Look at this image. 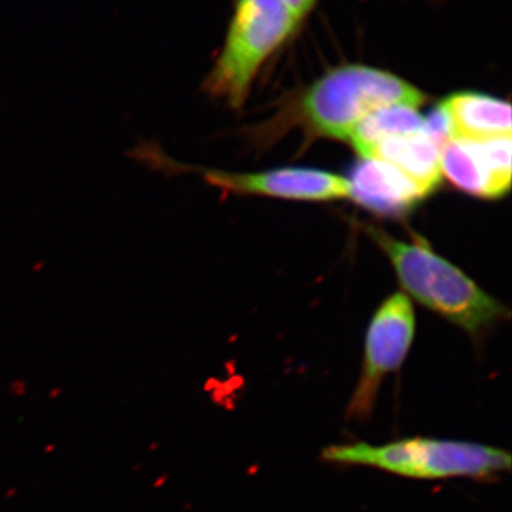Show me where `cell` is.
<instances>
[{
	"label": "cell",
	"mask_w": 512,
	"mask_h": 512,
	"mask_svg": "<svg viewBox=\"0 0 512 512\" xmlns=\"http://www.w3.org/2000/svg\"><path fill=\"white\" fill-rule=\"evenodd\" d=\"M305 22L285 0H237L205 92L241 109L256 74Z\"/></svg>",
	"instance_id": "4"
},
{
	"label": "cell",
	"mask_w": 512,
	"mask_h": 512,
	"mask_svg": "<svg viewBox=\"0 0 512 512\" xmlns=\"http://www.w3.org/2000/svg\"><path fill=\"white\" fill-rule=\"evenodd\" d=\"M205 181L225 192L266 195L285 200L330 201L349 198V180L311 168H281L255 174L210 170Z\"/></svg>",
	"instance_id": "7"
},
{
	"label": "cell",
	"mask_w": 512,
	"mask_h": 512,
	"mask_svg": "<svg viewBox=\"0 0 512 512\" xmlns=\"http://www.w3.org/2000/svg\"><path fill=\"white\" fill-rule=\"evenodd\" d=\"M426 127L427 119L421 116L416 107L402 104L383 107L360 121L350 134L349 141L357 153L365 158L370 150L382 141L420 133L426 130Z\"/></svg>",
	"instance_id": "11"
},
{
	"label": "cell",
	"mask_w": 512,
	"mask_h": 512,
	"mask_svg": "<svg viewBox=\"0 0 512 512\" xmlns=\"http://www.w3.org/2000/svg\"><path fill=\"white\" fill-rule=\"evenodd\" d=\"M416 335L412 302L402 293L379 306L366 332L362 372L346 407V420L363 423L375 412L386 376L400 370Z\"/></svg>",
	"instance_id": "5"
},
{
	"label": "cell",
	"mask_w": 512,
	"mask_h": 512,
	"mask_svg": "<svg viewBox=\"0 0 512 512\" xmlns=\"http://www.w3.org/2000/svg\"><path fill=\"white\" fill-rule=\"evenodd\" d=\"M322 458L340 466L377 468L412 480H490L511 468V454L504 448L431 437H409L380 446L333 444L322 451Z\"/></svg>",
	"instance_id": "1"
},
{
	"label": "cell",
	"mask_w": 512,
	"mask_h": 512,
	"mask_svg": "<svg viewBox=\"0 0 512 512\" xmlns=\"http://www.w3.org/2000/svg\"><path fill=\"white\" fill-rule=\"evenodd\" d=\"M447 120L450 140H484L511 136L508 101L478 92L450 94L439 104Z\"/></svg>",
	"instance_id": "9"
},
{
	"label": "cell",
	"mask_w": 512,
	"mask_h": 512,
	"mask_svg": "<svg viewBox=\"0 0 512 512\" xmlns=\"http://www.w3.org/2000/svg\"><path fill=\"white\" fill-rule=\"evenodd\" d=\"M427 96L396 74L365 64H345L323 74L302 94L298 114L309 133L349 140L373 111L389 106L420 109Z\"/></svg>",
	"instance_id": "3"
},
{
	"label": "cell",
	"mask_w": 512,
	"mask_h": 512,
	"mask_svg": "<svg viewBox=\"0 0 512 512\" xmlns=\"http://www.w3.org/2000/svg\"><path fill=\"white\" fill-rule=\"evenodd\" d=\"M511 136L448 140L440 151L441 175L458 190L481 198L510 191Z\"/></svg>",
	"instance_id": "6"
},
{
	"label": "cell",
	"mask_w": 512,
	"mask_h": 512,
	"mask_svg": "<svg viewBox=\"0 0 512 512\" xmlns=\"http://www.w3.org/2000/svg\"><path fill=\"white\" fill-rule=\"evenodd\" d=\"M441 147L426 130L382 141L365 158L392 165L413 181L424 195H430L441 183Z\"/></svg>",
	"instance_id": "10"
},
{
	"label": "cell",
	"mask_w": 512,
	"mask_h": 512,
	"mask_svg": "<svg viewBox=\"0 0 512 512\" xmlns=\"http://www.w3.org/2000/svg\"><path fill=\"white\" fill-rule=\"evenodd\" d=\"M349 185V198L357 204L392 217L406 214L426 198L413 181L392 165L369 158L356 165Z\"/></svg>",
	"instance_id": "8"
},
{
	"label": "cell",
	"mask_w": 512,
	"mask_h": 512,
	"mask_svg": "<svg viewBox=\"0 0 512 512\" xmlns=\"http://www.w3.org/2000/svg\"><path fill=\"white\" fill-rule=\"evenodd\" d=\"M367 232L389 256L403 288L421 305L439 313L471 336L480 335L508 316L500 302L423 242L397 241L375 227H367Z\"/></svg>",
	"instance_id": "2"
},
{
	"label": "cell",
	"mask_w": 512,
	"mask_h": 512,
	"mask_svg": "<svg viewBox=\"0 0 512 512\" xmlns=\"http://www.w3.org/2000/svg\"><path fill=\"white\" fill-rule=\"evenodd\" d=\"M285 2L288 3V5L291 6V8L295 10L303 20H305L308 18L309 13L312 12L313 8H315L318 0H285Z\"/></svg>",
	"instance_id": "12"
}]
</instances>
